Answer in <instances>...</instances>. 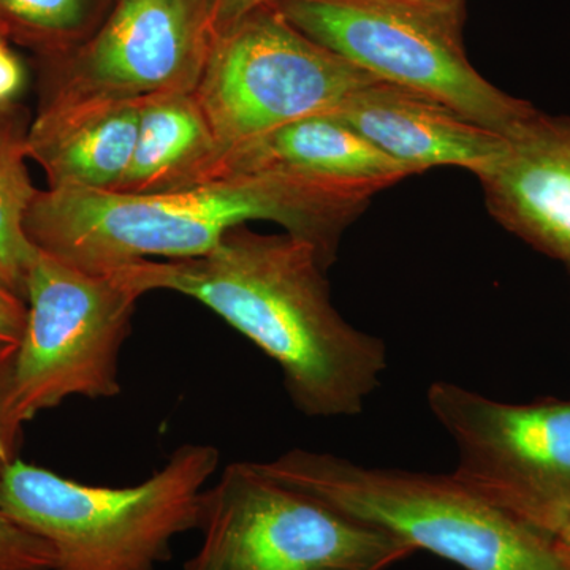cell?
<instances>
[{
	"mask_svg": "<svg viewBox=\"0 0 570 570\" xmlns=\"http://www.w3.org/2000/svg\"><path fill=\"white\" fill-rule=\"evenodd\" d=\"M325 272L309 243L242 225L202 257L142 261L111 273L141 296L168 291L202 303L275 360L298 411L346 417L377 389L387 354L381 340L337 313Z\"/></svg>",
	"mask_w": 570,
	"mask_h": 570,
	"instance_id": "1",
	"label": "cell"
},
{
	"mask_svg": "<svg viewBox=\"0 0 570 570\" xmlns=\"http://www.w3.org/2000/svg\"><path fill=\"white\" fill-rule=\"evenodd\" d=\"M381 189L285 171L225 174L167 194L47 189L26 219L33 245L91 273L142 261H186L232 228L268 220L309 243L328 269L348 225Z\"/></svg>",
	"mask_w": 570,
	"mask_h": 570,
	"instance_id": "2",
	"label": "cell"
},
{
	"mask_svg": "<svg viewBox=\"0 0 570 570\" xmlns=\"http://www.w3.org/2000/svg\"><path fill=\"white\" fill-rule=\"evenodd\" d=\"M258 464L269 478L348 519L464 570H570L553 539L455 474L365 468L298 449Z\"/></svg>",
	"mask_w": 570,
	"mask_h": 570,
	"instance_id": "3",
	"label": "cell"
},
{
	"mask_svg": "<svg viewBox=\"0 0 570 570\" xmlns=\"http://www.w3.org/2000/svg\"><path fill=\"white\" fill-rule=\"evenodd\" d=\"M219 450L184 444L134 487L88 485L20 459L0 474V509L55 557L51 570H157L176 535L198 530Z\"/></svg>",
	"mask_w": 570,
	"mask_h": 570,
	"instance_id": "4",
	"label": "cell"
},
{
	"mask_svg": "<svg viewBox=\"0 0 570 570\" xmlns=\"http://www.w3.org/2000/svg\"><path fill=\"white\" fill-rule=\"evenodd\" d=\"M273 9L370 77L423 94L509 135L535 111L469 62L461 0H275Z\"/></svg>",
	"mask_w": 570,
	"mask_h": 570,
	"instance_id": "5",
	"label": "cell"
},
{
	"mask_svg": "<svg viewBox=\"0 0 570 570\" xmlns=\"http://www.w3.org/2000/svg\"><path fill=\"white\" fill-rule=\"evenodd\" d=\"M140 296L118 273L86 272L37 247L7 401L14 433L71 396L119 395V354Z\"/></svg>",
	"mask_w": 570,
	"mask_h": 570,
	"instance_id": "6",
	"label": "cell"
},
{
	"mask_svg": "<svg viewBox=\"0 0 570 570\" xmlns=\"http://www.w3.org/2000/svg\"><path fill=\"white\" fill-rule=\"evenodd\" d=\"M200 549L184 570H385L414 550L269 478L232 463L205 490Z\"/></svg>",
	"mask_w": 570,
	"mask_h": 570,
	"instance_id": "7",
	"label": "cell"
},
{
	"mask_svg": "<svg viewBox=\"0 0 570 570\" xmlns=\"http://www.w3.org/2000/svg\"><path fill=\"white\" fill-rule=\"evenodd\" d=\"M376 81L266 6L214 33L194 94L225 159L279 127L328 115Z\"/></svg>",
	"mask_w": 570,
	"mask_h": 570,
	"instance_id": "8",
	"label": "cell"
},
{
	"mask_svg": "<svg viewBox=\"0 0 570 570\" xmlns=\"http://www.w3.org/2000/svg\"><path fill=\"white\" fill-rule=\"evenodd\" d=\"M428 404L459 449L453 474L553 539L570 512V401L505 404L434 382Z\"/></svg>",
	"mask_w": 570,
	"mask_h": 570,
	"instance_id": "9",
	"label": "cell"
},
{
	"mask_svg": "<svg viewBox=\"0 0 570 570\" xmlns=\"http://www.w3.org/2000/svg\"><path fill=\"white\" fill-rule=\"evenodd\" d=\"M213 37L212 0H118L63 61L43 107L194 92Z\"/></svg>",
	"mask_w": 570,
	"mask_h": 570,
	"instance_id": "10",
	"label": "cell"
},
{
	"mask_svg": "<svg viewBox=\"0 0 570 570\" xmlns=\"http://www.w3.org/2000/svg\"><path fill=\"white\" fill-rule=\"evenodd\" d=\"M475 176L505 230L570 266V116L535 110Z\"/></svg>",
	"mask_w": 570,
	"mask_h": 570,
	"instance_id": "11",
	"label": "cell"
},
{
	"mask_svg": "<svg viewBox=\"0 0 570 570\" xmlns=\"http://www.w3.org/2000/svg\"><path fill=\"white\" fill-rule=\"evenodd\" d=\"M328 115L415 175L434 167L479 175L504 148V135L389 82L363 86Z\"/></svg>",
	"mask_w": 570,
	"mask_h": 570,
	"instance_id": "12",
	"label": "cell"
},
{
	"mask_svg": "<svg viewBox=\"0 0 570 570\" xmlns=\"http://www.w3.org/2000/svg\"><path fill=\"white\" fill-rule=\"evenodd\" d=\"M140 129V100L41 107L26 146L48 189L118 190Z\"/></svg>",
	"mask_w": 570,
	"mask_h": 570,
	"instance_id": "13",
	"label": "cell"
},
{
	"mask_svg": "<svg viewBox=\"0 0 570 570\" xmlns=\"http://www.w3.org/2000/svg\"><path fill=\"white\" fill-rule=\"evenodd\" d=\"M285 171L384 190L414 171L330 115L309 116L235 149L224 159L225 174Z\"/></svg>",
	"mask_w": 570,
	"mask_h": 570,
	"instance_id": "14",
	"label": "cell"
},
{
	"mask_svg": "<svg viewBox=\"0 0 570 570\" xmlns=\"http://www.w3.org/2000/svg\"><path fill=\"white\" fill-rule=\"evenodd\" d=\"M224 154L194 92L140 100V129L121 186L112 193L167 194L219 178Z\"/></svg>",
	"mask_w": 570,
	"mask_h": 570,
	"instance_id": "15",
	"label": "cell"
},
{
	"mask_svg": "<svg viewBox=\"0 0 570 570\" xmlns=\"http://www.w3.org/2000/svg\"><path fill=\"white\" fill-rule=\"evenodd\" d=\"M26 135L0 124V273L24 296V277L37 254L26 219L39 190L29 176Z\"/></svg>",
	"mask_w": 570,
	"mask_h": 570,
	"instance_id": "16",
	"label": "cell"
},
{
	"mask_svg": "<svg viewBox=\"0 0 570 570\" xmlns=\"http://www.w3.org/2000/svg\"><path fill=\"white\" fill-rule=\"evenodd\" d=\"M10 20L58 40H71L88 29L94 0H0Z\"/></svg>",
	"mask_w": 570,
	"mask_h": 570,
	"instance_id": "17",
	"label": "cell"
},
{
	"mask_svg": "<svg viewBox=\"0 0 570 570\" xmlns=\"http://www.w3.org/2000/svg\"><path fill=\"white\" fill-rule=\"evenodd\" d=\"M52 564L48 543L0 509V570H51Z\"/></svg>",
	"mask_w": 570,
	"mask_h": 570,
	"instance_id": "18",
	"label": "cell"
},
{
	"mask_svg": "<svg viewBox=\"0 0 570 570\" xmlns=\"http://www.w3.org/2000/svg\"><path fill=\"white\" fill-rule=\"evenodd\" d=\"M18 346L0 344V474L18 459V445L21 434L11 430L7 419V401H9L11 370Z\"/></svg>",
	"mask_w": 570,
	"mask_h": 570,
	"instance_id": "19",
	"label": "cell"
},
{
	"mask_svg": "<svg viewBox=\"0 0 570 570\" xmlns=\"http://www.w3.org/2000/svg\"><path fill=\"white\" fill-rule=\"evenodd\" d=\"M272 2L275 0H212L213 32L230 28L236 21Z\"/></svg>",
	"mask_w": 570,
	"mask_h": 570,
	"instance_id": "20",
	"label": "cell"
},
{
	"mask_svg": "<svg viewBox=\"0 0 570 570\" xmlns=\"http://www.w3.org/2000/svg\"><path fill=\"white\" fill-rule=\"evenodd\" d=\"M22 69L6 47H0V104L9 102L20 91Z\"/></svg>",
	"mask_w": 570,
	"mask_h": 570,
	"instance_id": "21",
	"label": "cell"
},
{
	"mask_svg": "<svg viewBox=\"0 0 570 570\" xmlns=\"http://www.w3.org/2000/svg\"><path fill=\"white\" fill-rule=\"evenodd\" d=\"M26 311L0 306V344L18 346L24 326Z\"/></svg>",
	"mask_w": 570,
	"mask_h": 570,
	"instance_id": "22",
	"label": "cell"
},
{
	"mask_svg": "<svg viewBox=\"0 0 570 570\" xmlns=\"http://www.w3.org/2000/svg\"><path fill=\"white\" fill-rule=\"evenodd\" d=\"M0 306L26 311V299L21 292L0 273Z\"/></svg>",
	"mask_w": 570,
	"mask_h": 570,
	"instance_id": "23",
	"label": "cell"
},
{
	"mask_svg": "<svg viewBox=\"0 0 570 570\" xmlns=\"http://www.w3.org/2000/svg\"><path fill=\"white\" fill-rule=\"evenodd\" d=\"M553 540L554 543H557L558 550H560L562 557H564V560L570 564V512L568 517H566V520L562 521L560 530L557 531Z\"/></svg>",
	"mask_w": 570,
	"mask_h": 570,
	"instance_id": "24",
	"label": "cell"
},
{
	"mask_svg": "<svg viewBox=\"0 0 570 570\" xmlns=\"http://www.w3.org/2000/svg\"><path fill=\"white\" fill-rule=\"evenodd\" d=\"M568 268H569V272H570V266H568Z\"/></svg>",
	"mask_w": 570,
	"mask_h": 570,
	"instance_id": "25",
	"label": "cell"
},
{
	"mask_svg": "<svg viewBox=\"0 0 570 570\" xmlns=\"http://www.w3.org/2000/svg\"><path fill=\"white\" fill-rule=\"evenodd\" d=\"M0 47H2V43H0Z\"/></svg>",
	"mask_w": 570,
	"mask_h": 570,
	"instance_id": "26",
	"label": "cell"
},
{
	"mask_svg": "<svg viewBox=\"0 0 570 570\" xmlns=\"http://www.w3.org/2000/svg\"><path fill=\"white\" fill-rule=\"evenodd\" d=\"M461 2H463V0H461Z\"/></svg>",
	"mask_w": 570,
	"mask_h": 570,
	"instance_id": "27",
	"label": "cell"
}]
</instances>
